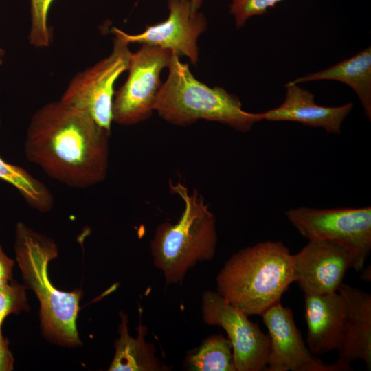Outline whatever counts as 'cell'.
I'll list each match as a JSON object with an SVG mask.
<instances>
[{"label": "cell", "instance_id": "6da1fadb", "mask_svg": "<svg viewBox=\"0 0 371 371\" xmlns=\"http://www.w3.org/2000/svg\"><path fill=\"white\" fill-rule=\"evenodd\" d=\"M111 132L61 100L32 115L24 144L27 159L48 176L71 188L103 181L109 165Z\"/></svg>", "mask_w": 371, "mask_h": 371}, {"label": "cell", "instance_id": "7a4b0ae2", "mask_svg": "<svg viewBox=\"0 0 371 371\" xmlns=\"http://www.w3.org/2000/svg\"><path fill=\"white\" fill-rule=\"evenodd\" d=\"M293 254L281 241H263L233 254L216 276L217 292L246 315H261L294 282Z\"/></svg>", "mask_w": 371, "mask_h": 371}, {"label": "cell", "instance_id": "3957f363", "mask_svg": "<svg viewBox=\"0 0 371 371\" xmlns=\"http://www.w3.org/2000/svg\"><path fill=\"white\" fill-rule=\"evenodd\" d=\"M169 188L181 199L183 211L176 223L164 222L157 227L150 252L166 284H173L181 282L197 264L214 258L218 236L215 215L199 191L171 181Z\"/></svg>", "mask_w": 371, "mask_h": 371}, {"label": "cell", "instance_id": "277c9868", "mask_svg": "<svg viewBox=\"0 0 371 371\" xmlns=\"http://www.w3.org/2000/svg\"><path fill=\"white\" fill-rule=\"evenodd\" d=\"M154 111L167 122L187 126L200 120L219 122L246 133L261 121L260 113L244 111L239 98L221 87H211L193 76L187 63L172 53Z\"/></svg>", "mask_w": 371, "mask_h": 371}, {"label": "cell", "instance_id": "5b68a950", "mask_svg": "<svg viewBox=\"0 0 371 371\" xmlns=\"http://www.w3.org/2000/svg\"><path fill=\"white\" fill-rule=\"evenodd\" d=\"M14 250L25 286L32 289L39 300L45 335L62 346L80 344L76 319L82 293L80 290L59 291L48 277V262L58 255L55 243L19 222L16 227Z\"/></svg>", "mask_w": 371, "mask_h": 371}, {"label": "cell", "instance_id": "8992f818", "mask_svg": "<svg viewBox=\"0 0 371 371\" xmlns=\"http://www.w3.org/2000/svg\"><path fill=\"white\" fill-rule=\"evenodd\" d=\"M304 238L332 241L350 254L352 269L363 268L371 250V207L316 209L300 207L285 213Z\"/></svg>", "mask_w": 371, "mask_h": 371}, {"label": "cell", "instance_id": "52a82bcc", "mask_svg": "<svg viewBox=\"0 0 371 371\" xmlns=\"http://www.w3.org/2000/svg\"><path fill=\"white\" fill-rule=\"evenodd\" d=\"M111 54L91 67L76 74L60 100L73 106L111 132L114 86L128 69L129 44L114 35Z\"/></svg>", "mask_w": 371, "mask_h": 371}, {"label": "cell", "instance_id": "ba28073f", "mask_svg": "<svg viewBox=\"0 0 371 371\" xmlns=\"http://www.w3.org/2000/svg\"><path fill=\"white\" fill-rule=\"evenodd\" d=\"M172 54L170 50L145 44L131 53L128 77L113 98V122L135 125L151 116L162 85L161 72L168 67Z\"/></svg>", "mask_w": 371, "mask_h": 371}, {"label": "cell", "instance_id": "9c48e42d", "mask_svg": "<svg viewBox=\"0 0 371 371\" xmlns=\"http://www.w3.org/2000/svg\"><path fill=\"white\" fill-rule=\"evenodd\" d=\"M203 322L217 326L231 342L236 371L265 370L269 350V337L248 316L228 303L217 291L207 290L201 297Z\"/></svg>", "mask_w": 371, "mask_h": 371}, {"label": "cell", "instance_id": "30bf717a", "mask_svg": "<svg viewBox=\"0 0 371 371\" xmlns=\"http://www.w3.org/2000/svg\"><path fill=\"white\" fill-rule=\"evenodd\" d=\"M268 330L269 350L267 371H342L351 370L349 363L337 361L326 364L315 358L297 328L291 309L280 302L262 315Z\"/></svg>", "mask_w": 371, "mask_h": 371}, {"label": "cell", "instance_id": "8fae6325", "mask_svg": "<svg viewBox=\"0 0 371 371\" xmlns=\"http://www.w3.org/2000/svg\"><path fill=\"white\" fill-rule=\"evenodd\" d=\"M168 16L163 21L148 25L139 34H130L113 27L112 32L128 44L159 47L188 57L192 65L199 62L198 39L207 28L203 14L194 10L190 0H168Z\"/></svg>", "mask_w": 371, "mask_h": 371}, {"label": "cell", "instance_id": "7c38bea8", "mask_svg": "<svg viewBox=\"0 0 371 371\" xmlns=\"http://www.w3.org/2000/svg\"><path fill=\"white\" fill-rule=\"evenodd\" d=\"M294 282L304 295L337 292L353 260L343 246L327 240H309L292 256Z\"/></svg>", "mask_w": 371, "mask_h": 371}, {"label": "cell", "instance_id": "4fadbf2b", "mask_svg": "<svg viewBox=\"0 0 371 371\" xmlns=\"http://www.w3.org/2000/svg\"><path fill=\"white\" fill-rule=\"evenodd\" d=\"M285 87L284 102L276 108L260 113L262 120L297 122L322 128L330 133H341L343 122L353 108L352 103L339 106H319L316 104L314 95L297 84L289 82Z\"/></svg>", "mask_w": 371, "mask_h": 371}, {"label": "cell", "instance_id": "5bb4252c", "mask_svg": "<svg viewBox=\"0 0 371 371\" xmlns=\"http://www.w3.org/2000/svg\"><path fill=\"white\" fill-rule=\"evenodd\" d=\"M337 291L345 303V319L338 361L350 363L361 359L371 369V295L359 289L341 284Z\"/></svg>", "mask_w": 371, "mask_h": 371}, {"label": "cell", "instance_id": "9a60e30c", "mask_svg": "<svg viewBox=\"0 0 371 371\" xmlns=\"http://www.w3.org/2000/svg\"><path fill=\"white\" fill-rule=\"evenodd\" d=\"M306 344L315 355L337 350L341 344L345 319V303L338 292L304 295Z\"/></svg>", "mask_w": 371, "mask_h": 371}, {"label": "cell", "instance_id": "2e32d148", "mask_svg": "<svg viewBox=\"0 0 371 371\" xmlns=\"http://www.w3.org/2000/svg\"><path fill=\"white\" fill-rule=\"evenodd\" d=\"M119 338L115 341V353L109 371H170V367L155 355V346L145 340L148 328L142 323V308H139V324L137 337L128 333L127 315L120 313Z\"/></svg>", "mask_w": 371, "mask_h": 371}, {"label": "cell", "instance_id": "e0dca14e", "mask_svg": "<svg viewBox=\"0 0 371 371\" xmlns=\"http://www.w3.org/2000/svg\"><path fill=\"white\" fill-rule=\"evenodd\" d=\"M316 80H336L349 86L359 98L363 111L371 120V47L322 71L289 81L300 84Z\"/></svg>", "mask_w": 371, "mask_h": 371}, {"label": "cell", "instance_id": "ac0fdd59", "mask_svg": "<svg viewBox=\"0 0 371 371\" xmlns=\"http://www.w3.org/2000/svg\"><path fill=\"white\" fill-rule=\"evenodd\" d=\"M183 367L188 371H236L230 341L221 334L206 337L188 352Z\"/></svg>", "mask_w": 371, "mask_h": 371}, {"label": "cell", "instance_id": "d6986e66", "mask_svg": "<svg viewBox=\"0 0 371 371\" xmlns=\"http://www.w3.org/2000/svg\"><path fill=\"white\" fill-rule=\"evenodd\" d=\"M0 179L14 186L31 207L41 212L53 208L54 199L45 183L23 168L8 163L1 157Z\"/></svg>", "mask_w": 371, "mask_h": 371}, {"label": "cell", "instance_id": "ffe728a7", "mask_svg": "<svg viewBox=\"0 0 371 371\" xmlns=\"http://www.w3.org/2000/svg\"><path fill=\"white\" fill-rule=\"evenodd\" d=\"M54 0H30V27L28 40L36 48L48 47L52 32L48 25V13Z\"/></svg>", "mask_w": 371, "mask_h": 371}, {"label": "cell", "instance_id": "44dd1931", "mask_svg": "<svg viewBox=\"0 0 371 371\" xmlns=\"http://www.w3.org/2000/svg\"><path fill=\"white\" fill-rule=\"evenodd\" d=\"M25 287L14 280L0 286V333L8 315L28 309Z\"/></svg>", "mask_w": 371, "mask_h": 371}, {"label": "cell", "instance_id": "7402d4cb", "mask_svg": "<svg viewBox=\"0 0 371 371\" xmlns=\"http://www.w3.org/2000/svg\"><path fill=\"white\" fill-rule=\"evenodd\" d=\"M282 0H232L230 13L234 16L237 28L243 27L247 21L254 16L267 12Z\"/></svg>", "mask_w": 371, "mask_h": 371}, {"label": "cell", "instance_id": "603a6c76", "mask_svg": "<svg viewBox=\"0 0 371 371\" xmlns=\"http://www.w3.org/2000/svg\"><path fill=\"white\" fill-rule=\"evenodd\" d=\"M14 357L9 349V342L0 333V371H10L14 368Z\"/></svg>", "mask_w": 371, "mask_h": 371}, {"label": "cell", "instance_id": "cb8c5ba5", "mask_svg": "<svg viewBox=\"0 0 371 371\" xmlns=\"http://www.w3.org/2000/svg\"><path fill=\"white\" fill-rule=\"evenodd\" d=\"M14 260L8 257L0 245V286L12 280Z\"/></svg>", "mask_w": 371, "mask_h": 371}, {"label": "cell", "instance_id": "d4e9b609", "mask_svg": "<svg viewBox=\"0 0 371 371\" xmlns=\"http://www.w3.org/2000/svg\"><path fill=\"white\" fill-rule=\"evenodd\" d=\"M190 1L192 8L194 10L197 11L200 8L201 3L203 2V0H190Z\"/></svg>", "mask_w": 371, "mask_h": 371}, {"label": "cell", "instance_id": "484cf974", "mask_svg": "<svg viewBox=\"0 0 371 371\" xmlns=\"http://www.w3.org/2000/svg\"><path fill=\"white\" fill-rule=\"evenodd\" d=\"M5 52L4 50L0 47V56H2L4 55Z\"/></svg>", "mask_w": 371, "mask_h": 371}, {"label": "cell", "instance_id": "4316f807", "mask_svg": "<svg viewBox=\"0 0 371 371\" xmlns=\"http://www.w3.org/2000/svg\"><path fill=\"white\" fill-rule=\"evenodd\" d=\"M2 56H0V67L3 64V59H2Z\"/></svg>", "mask_w": 371, "mask_h": 371}, {"label": "cell", "instance_id": "83f0119b", "mask_svg": "<svg viewBox=\"0 0 371 371\" xmlns=\"http://www.w3.org/2000/svg\"><path fill=\"white\" fill-rule=\"evenodd\" d=\"M0 126H1V119H0Z\"/></svg>", "mask_w": 371, "mask_h": 371}]
</instances>
